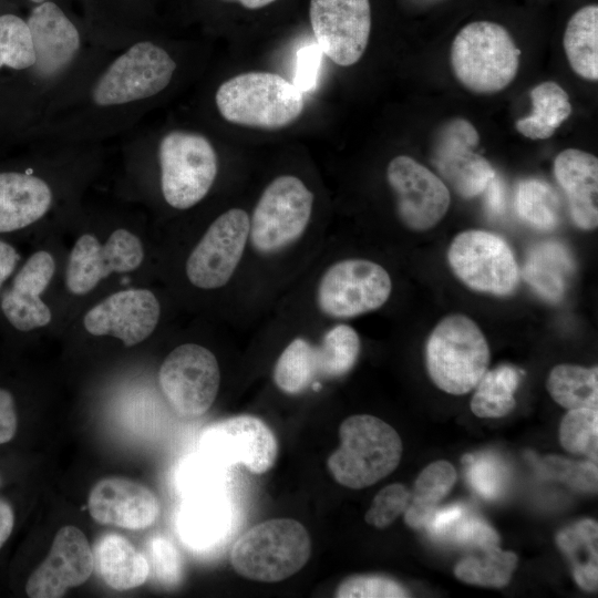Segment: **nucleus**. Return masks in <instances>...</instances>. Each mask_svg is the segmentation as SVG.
<instances>
[{
	"label": "nucleus",
	"instance_id": "6ab92c4d",
	"mask_svg": "<svg viewBox=\"0 0 598 598\" xmlns=\"http://www.w3.org/2000/svg\"><path fill=\"white\" fill-rule=\"evenodd\" d=\"M159 315L161 306L152 291L128 289L115 292L91 308L83 323L93 336H111L132 347L155 330Z\"/></svg>",
	"mask_w": 598,
	"mask_h": 598
},
{
	"label": "nucleus",
	"instance_id": "6e6d98bb",
	"mask_svg": "<svg viewBox=\"0 0 598 598\" xmlns=\"http://www.w3.org/2000/svg\"><path fill=\"white\" fill-rule=\"evenodd\" d=\"M30 1L39 4V3H42V2L48 1V0H30Z\"/></svg>",
	"mask_w": 598,
	"mask_h": 598
},
{
	"label": "nucleus",
	"instance_id": "0eeeda50",
	"mask_svg": "<svg viewBox=\"0 0 598 598\" xmlns=\"http://www.w3.org/2000/svg\"><path fill=\"white\" fill-rule=\"evenodd\" d=\"M158 158L162 193L173 208L193 207L216 179L217 154L202 134L179 130L167 133L159 142Z\"/></svg>",
	"mask_w": 598,
	"mask_h": 598
},
{
	"label": "nucleus",
	"instance_id": "de8ad7c7",
	"mask_svg": "<svg viewBox=\"0 0 598 598\" xmlns=\"http://www.w3.org/2000/svg\"><path fill=\"white\" fill-rule=\"evenodd\" d=\"M321 53L318 45L302 48L298 53V68L293 84L302 92L315 87Z\"/></svg>",
	"mask_w": 598,
	"mask_h": 598
},
{
	"label": "nucleus",
	"instance_id": "bb28decb",
	"mask_svg": "<svg viewBox=\"0 0 598 598\" xmlns=\"http://www.w3.org/2000/svg\"><path fill=\"white\" fill-rule=\"evenodd\" d=\"M93 560L104 582L120 591L143 585L150 574L147 558L117 534H107L99 539Z\"/></svg>",
	"mask_w": 598,
	"mask_h": 598
},
{
	"label": "nucleus",
	"instance_id": "79ce46f5",
	"mask_svg": "<svg viewBox=\"0 0 598 598\" xmlns=\"http://www.w3.org/2000/svg\"><path fill=\"white\" fill-rule=\"evenodd\" d=\"M542 471L549 478L560 481L575 489L589 493L597 491V463L590 460L574 462L561 456L549 455L542 460Z\"/></svg>",
	"mask_w": 598,
	"mask_h": 598
},
{
	"label": "nucleus",
	"instance_id": "4c0bfd02",
	"mask_svg": "<svg viewBox=\"0 0 598 598\" xmlns=\"http://www.w3.org/2000/svg\"><path fill=\"white\" fill-rule=\"evenodd\" d=\"M559 441L566 451L586 455L590 461L597 463L598 409L568 410L560 422Z\"/></svg>",
	"mask_w": 598,
	"mask_h": 598
},
{
	"label": "nucleus",
	"instance_id": "c9c22d12",
	"mask_svg": "<svg viewBox=\"0 0 598 598\" xmlns=\"http://www.w3.org/2000/svg\"><path fill=\"white\" fill-rule=\"evenodd\" d=\"M361 351L358 332L350 326L329 329L316 348L317 371L327 378H340L355 364Z\"/></svg>",
	"mask_w": 598,
	"mask_h": 598
},
{
	"label": "nucleus",
	"instance_id": "c85d7f7f",
	"mask_svg": "<svg viewBox=\"0 0 598 598\" xmlns=\"http://www.w3.org/2000/svg\"><path fill=\"white\" fill-rule=\"evenodd\" d=\"M457 478L455 468L447 461L429 464L416 477L404 522L413 529H423L439 503L451 492Z\"/></svg>",
	"mask_w": 598,
	"mask_h": 598
},
{
	"label": "nucleus",
	"instance_id": "6e6552de",
	"mask_svg": "<svg viewBox=\"0 0 598 598\" xmlns=\"http://www.w3.org/2000/svg\"><path fill=\"white\" fill-rule=\"evenodd\" d=\"M391 291L390 275L381 265L349 258L326 269L317 286L316 301L324 316L348 319L381 308Z\"/></svg>",
	"mask_w": 598,
	"mask_h": 598
},
{
	"label": "nucleus",
	"instance_id": "dca6fc26",
	"mask_svg": "<svg viewBox=\"0 0 598 598\" xmlns=\"http://www.w3.org/2000/svg\"><path fill=\"white\" fill-rule=\"evenodd\" d=\"M310 23L317 45L340 66L363 55L371 31L369 0H310Z\"/></svg>",
	"mask_w": 598,
	"mask_h": 598
},
{
	"label": "nucleus",
	"instance_id": "09e8293b",
	"mask_svg": "<svg viewBox=\"0 0 598 598\" xmlns=\"http://www.w3.org/2000/svg\"><path fill=\"white\" fill-rule=\"evenodd\" d=\"M18 429V414L12 394L0 389V445L10 442Z\"/></svg>",
	"mask_w": 598,
	"mask_h": 598
},
{
	"label": "nucleus",
	"instance_id": "a19ab883",
	"mask_svg": "<svg viewBox=\"0 0 598 598\" xmlns=\"http://www.w3.org/2000/svg\"><path fill=\"white\" fill-rule=\"evenodd\" d=\"M466 465V477L471 487L486 499H495L505 491L508 482V470L505 463L495 455L465 454L462 458Z\"/></svg>",
	"mask_w": 598,
	"mask_h": 598
},
{
	"label": "nucleus",
	"instance_id": "a878e982",
	"mask_svg": "<svg viewBox=\"0 0 598 598\" xmlns=\"http://www.w3.org/2000/svg\"><path fill=\"white\" fill-rule=\"evenodd\" d=\"M231 516L230 505L220 493L187 497L177 517L178 533L188 546L208 548L227 535Z\"/></svg>",
	"mask_w": 598,
	"mask_h": 598
},
{
	"label": "nucleus",
	"instance_id": "5fc2aeb1",
	"mask_svg": "<svg viewBox=\"0 0 598 598\" xmlns=\"http://www.w3.org/2000/svg\"><path fill=\"white\" fill-rule=\"evenodd\" d=\"M226 1H237L246 9L256 10V9L264 8L275 2L276 0H226Z\"/></svg>",
	"mask_w": 598,
	"mask_h": 598
},
{
	"label": "nucleus",
	"instance_id": "4468645a",
	"mask_svg": "<svg viewBox=\"0 0 598 598\" xmlns=\"http://www.w3.org/2000/svg\"><path fill=\"white\" fill-rule=\"evenodd\" d=\"M199 448L225 467L241 464L255 474H262L276 462L278 442L262 420L238 415L206 426L199 437Z\"/></svg>",
	"mask_w": 598,
	"mask_h": 598
},
{
	"label": "nucleus",
	"instance_id": "2eb2a0df",
	"mask_svg": "<svg viewBox=\"0 0 598 598\" xmlns=\"http://www.w3.org/2000/svg\"><path fill=\"white\" fill-rule=\"evenodd\" d=\"M386 179L395 195L401 223L414 231L433 228L447 213L451 195L440 176L408 155H399L386 167Z\"/></svg>",
	"mask_w": 598,
	"mask_h": 598
},
{
	"label": "nucleus",
	"instance_id": "4be33fe9",
	"mask_svg": "<svg viewBox=\"0 0 598 598\" xmlns=\"http://www.w3.org/2000/svg\"><path fill=\"white\" fill-rule=\"evenodd\" d=\"M54 269L51 254L40 250L16 275L11 289L1 299L2 311L16 329L30 331L51 321V311L40 295L49 286Z\"/></svg>",
	"mask_w": 598,
	"mask_h": 598
},
{
	"label": "nucleus",
	"instance_id": "2f4dec72",
	"mask_svg": "<svg viewBox=\"0 0 598 598\" xmlns=\"http://www.w3.org/2000/svg\"><path fill=\"white\" fill-rule=\"evenodd\" d=\"M547 391L556 403L567 410L598 409V368L558 364L551 369L546 382Z\"/></svg>",
	"mask_w": 598,
	"mask_h": 598
},
{
	"label": "nucleus",
	"instance_id": "72a5a7b5",
	"mask_svg": "<svg viewBox=\"0 0 598 598\" xmlns=\"http://www.w3.org/2000/svg\"><path fill=\"white\" fill-rule=\"evenodd\" d=\"M519 371L509 364H501L483 374L471 400V410L478 417H502L515 406V391Z\"/></svg>",
	"mask_w": 598,
	"mask_h": 598
},
{
	"label": "nucleus",
	"instance_id": "aec40b11",
	"mask_svg": "<svg viewBox=\"0 0 598 598\" xmlns=\"http://www.w3.org/2000/svg\"><path fill=\"white\" fill-rule=\"evenodd\" d=\"M87 506L100 524L127 529L150 527L159 515L158 499L148 487L120 476L99 481L90 492Z\"/></svg>",
	"mask_w": 598,
	"mask_h": 598
},
{
	"label": "nucleus",
	"instance_id": "f8f14e48",
	"mask_svg": "<svg viewBox=\"0 0 598 598\" xmlns=\"http://www.w3.org/2000/svg\"><path fill=\"white\" fill-rule=\"evenodd\" d=\"M480 143L476 128L465 118H452L434 133L431 163L445 184L463 198L483 194L496 172L475 150Z\"/></svg>",
	"mask_w": 598,
	"mask_h": 598
},
{
	"label": "nucleus",
	"instance_id": "39448f33",
	"mask_svg": "<svg viewBox=\"0 0 598 598\" xmlns=\"http://www.w3.org/2000/svg\"><path fill=\"white\" fill-rule=\"evenodd\" d=\"M520 51L508 31L498 23L475 21L462 28L451 47V65L456 79L470 91L491 94L515 79Z\"/></svg>",
	"mask_w": 598,
	"mask_h": 598
},
{
	"label": "nucleus",
	"instance_id": "473e14b6",
	"mask_svg": "<svg viewBox=\"0 0 598 598\" xmlns=\"http://www.w3.org/2000/svg\"><path fill=\"white\" fill-rule=\"evenodd\" d=\"M516 565L515 553L489 545L471 549V554L456 564L454 575L466 584L499 588L509 582Z\"/></svg>",
	"mask_w": 598,
	"mask_h": 598
},
{
	"label": "nucleus",
	"instance_id": "49530a36",
	"mask_svg": "<svg viewBox=\"0 0 598 598\" xmlns=\"http://www.w3.org/2000/svg\"><path fill=\"white\" fill-rule=\"evenodd\" d=\"M443 537L468 549L498 545L499 543L498 534L489 524L475 515L466 513Z\"/></svg>",
	"mask_w": 598,
	"mask_h": 598
},
{
	"label": "nucleus",
	"instance_id": "20e7f679",
	"mask_svg": "<svg viewBox=\"0 0 598 598\" xmlns=\"http://www.w3.org/2000/svg\"><path fill=\"white\" fill-rule=\"evenodd\" d=\"M487 340L470 317L454 313L443 318L425 344V364L433 383L442 391L461 395L472 391L487 370Z\"/></svg>",
	"mask_w": 598,
	"mask_h": 598
},
{
	"label": "nucleus",
	"instance_id": "5701e85b",
	"mask_svg": "<svg viewBox=\"0 0 598 598\" xmlns=\"http://www.w3.org/2000/svg\"><path fill=\"white\" fill-rule=\"evenodd\" d=\"M554 174L564 190L575 225L592 230L598 225V159L587 152L567 148L554 162Z\"/></svg>",
	"mask_w": 598,
	"mask_h": 598
},
{
	"label": "nucleus",
	"instance_id": "f03ea898",
	"mask_svg": "<svg viewBox=\"0 0 598 598\" xmlns=\"http://www.w3.org/2000/svg\"><path fill=\"white\" fill-rule=\"evenodd\" d=\"M340 446L328 457L332 477L342 486L360 489L390 475L402 456L398 432L369 414L347 417L339 427Z\"/></svg>",
	"mask_w": 598,
	"mask_h": 598
},
{
	"label": "nucleus",
	"instance_id": "b1692460",
	"mask_svg": "<svg viewBox=\"0 0 598 598\" xmlns=\"http://www.w3.org/2000/svg\"><path fill=\"white\" fill-rule=\"evenodd\" d=\"M52 193L41 178L23 173H0V233L24 228L50 208Z\"/></svg>",
	"mask_w": 598,
	"mask_h": 598
},
{
	"label": "nucleus",
	"instance_id": "a211bd4d",
	"mask_svg": "<svg viewBox=\"0 0 598 598\" xmlns=\"http://www.w3.org/2000/svg\"><path fill=\"white\" fill-rule=\"evenodd\" d=\"M93 567V551L84 533L64 526L56 532L47 558L29 576L25 592L31 598L62 597L85 582Z\"/></svg>",
	"mask_w": 598,
	"mask_h": 598
},
{
	"label": "nucleus",
	"instance_id": "e433bc0d",
	"mask_svg": "<svg viewBox=\"0 0 598 598\" xmlns=\"http://www.w3.org/2000/svg\"><path fill=\"white\" fill-rule=\"evenodd\" d=\"M519 217L539 230H550L559 221V200L545 182L527 178L519 183L516 196Z\"/></svg>",
	"mask_w": 598,
	"mask_h": 598
},
{
	"label": "nucleus",
	"instance_id": "412c9836",
	"mask_svg": "<svg viewBox=\"0 0 598 598\" xmlns=\"http://www.w3.org/2000/svg\"><path fill=\"white\" fill-rule=\"evenodd\" d=\"M35 63L32 66L41 78H52L65 70L80 49V34L73 22L52 1L35 6L28 20Z\"/></svg>",
	"mask_w": 598,
	"mask_h": 598
},
{
	"label": "nucleus",
	"instance_id": "4d7b16f0",
	"mask_svg": "<svg viewBox=\"0 0 598 598\" xmlns=\"http://www.w3.org/2000/svg\"><path fill=\"white\" fill-rule=\"evenodd\" d=\"M0 484H1V478H0Z\"/></svg>",
	"mask_w": 598,
	"mask_h": 598
},
{
	"label": "nucleus",
	"instance_id": "f3484780",
	"mask_svg": "<svg viewBox=\"0 0 598 598\" xmlns=\"http://www.w3.org/2000/svg\"><path fill=\"white\" fill-rule=\"evenodd\" d=\"M144 257L141 240L126 229L114 230L102 245L94 235H82L73 246L66 267V287L85 295L112 272L136 269Z\"/></svg>",
	"mask_w": 598,
	"mask_h": 598
},
{
	"label": "nucleus",
	"instance_id": "58836bf2",
	"mask_svg": "<svg viewBox=\"0 0 598 598\" xmlns=\"http://www.w3.org/2000/svg\"><path fill=\"white\" fill-rule=\"evenodd\" d=\"M227 468L203 453L190 455L177 471V487L186 497L218 494L227 481Z\"/></svg>",
	"mask_w": 598,
	"mask_h": 598
},
{
	"label": "nucleus",
	"instance_id": "3c124183",
	"mask_svg": "<svg viewBox=\"0 0 598 598\" xmlns=\"http://www.w3.org/2000/svg\"><path fill=\"white\" fill-rule=\"evenodd\" d=\"M484 193L487 210L494 215L503 213L505 208V190L497 174L491 179Z\"/></svg>",
	"mask_w": 598,
	"mask_h": 598
},
{
	"label": "nucleus",
	"instance_id": "ddd939ff",
	"mask_svg": "<svg viewBox=\"0 0 598 598\" xmlns=\"http://www.w3.org/2000/svg\"><path fill=\"white\" fill-rule=\"evenodd\" d=\"M249 239V215L231 208L207 228L186 261V276L200 289H217L233 277Z\"/></svg>",
	"mask_w": 598,
	"mask_h": 598
},
{
	"label": "nucleus",
	"instance_id": "a18cd8bd",
	"mask_svg": "<svg viewBox=\"0 0 598 598\" xmlns=\"http://www.w3.org/2000/svg\"><path fill=\"white\" fill-rule=\"evenodd\" d=\"M150 563L156 578L166 586H175L183 577L181 555L171 540L156 536L148 544Z\"/></svg>",
	"mask_w": 598,
	"mask_h": 598
},
{
	"label": "nucleus",
	"instance_id": "37998d69",
	"mask_svg": "<svg viewBox=\"0 0 598 598\" xmlns=\"http://www.w3.org/2000/svg\"><path fill=\"white\" fill-rule=\"evenodd\" d=\"M338 598H404L409 590L396 580L380 575H358L346 578L337 588Z\"/></svg>",
	"mask_w": 598,
	"mask_h": 598
},
{
	"label": "nucleus",
	"instance_id": "7c9ffc66",
	"mask_svg": "<svg viewBox=\"0 0 598 598\" xmlns=\"http://www.w3.org/2000/svg\"><path fill=\"white\" fill-rule=\"evenodd\" d=\"M532 114L519 118L515 126L532 140L550 137L571 113L567 92L556 82L539 83L530 91Z\"/></svg>",
	"mask_w": 598,
	"mask_h": 598
},
{
	"label": "nucleus",
	"instance_id": "f257e3e1",
	"mask_svg": "<svg viewBox=\"0 0 598 598\" xmlns=\"http://www.w3.org/2000/svg\"><path fill=\"white\" fill-rule=\"evenodd\" d=\"M215 103L227 122L261 130H279L296 122L303 112V92L283 76L249 71L223 82Z\"/></svg>",
	"mask_w": 598,
	"mask_h": 598
},
{
	"label": "nucleus",
	"instance_id": "864d4df0",
	"mask_svg": "<svg viewBox=\"0 0 598 598\" xmlns=\"http://www.w3.org/2000/svg\"><path fill=\"white\" fill-rule=\"evenodd\" d=\"M14 527V513L11 505L0 497V548L7 543Z\"/></svg>",
	"mask_w": 598,
	"mask_h": 598
},
{
	"label": "nucleus",
	"instance_id": "8fccbe9b",
	"mask_svg": "<svg viewBox=\"0 0 598 598\" xmlns=\"http://www.w3.org/2000/svg\"><path fill=\"white\" fill-rule=\"evenodd\" d=\"M465 513L461 504L436 507L424 528L433 536L442 538Z\"/></svg>",
	"mask_w": 598,
	"mask_h": 598
},
{
	"label": "nucleus",
	"instance_id": "c03bdc74",
	"mask_svg": "<svg viewBox=\"0 0 598 598\" xmlns=\"http://www.w3.org/2000/svg\"><path fill=\"white\" fill-rule=\"evenodd\" d=\"M411 493L399 483L383 487L373 498L364 519L377 528H385L403 514L410 503Z\"/></svg>",
	"mask_w": 598,
	"mask_h": 598
},
{
	"label": "nucleus",
	"instance_id": "c756f323",
	"mask_svg": "<svg viewBox=\"0 0 598 598\" xmlns=\"http://www.w3.org/2000/svg\"><path fill=\"white\" fill-rule=\"evenodd\" d=\"M564 50L576 74L598 79V7L589 4L573 14L564 33Z\"/></svg>",
	"mask_w": 598,
	"mask_h": 598
},
{
	"label": "nucleus",
	"instance_id": "ea45409f",
	"mask_svg": "<svg viewBox=\"0 0 598 598\" xmlns=\"http://www.w3.org/2000/svg\"><path fill=\"white\" fill-rule=\"evenodd\" d=\"M34 63L35 52L27 21L11 13L0 16V68L24 70Z\"/></svg>",
	"mask_w": 598,
	"mask_h": 598
},
{
	"label": "nucleus",
	"instance_id": "9d476101",
	"mask_svg": "<svg viewBox=\"0 0 598 598\" xmlns=\"http://www.w3.org/2000/svg\"><path fill=\"white\" fill-rule=\"evenodd\" d=\"M176 63L163 48L141 41L117 56L96 81L92 99L97 106H115L148 99L171 82Z\"/></svg>",
	"mask_w": 598,
	"mask_h": 598
},
{
	"label": "nucleus",
	"instance_id": "7ed1b4c3",
	"mask_svg": "<svg viewBox=\"0 0 598 598\" xmlns=\"http://www.w3.org/2000/svg\"><path fill=\"white\" fill-rule=\"evenodd\" d=\"M311 554L306 527L292 518H275L255 525L233 545L229 559L243 577L277 582L298 573Z\"/></svg>",
	"mask_w": 598,
	"mask_h": 598
},
{
	"label": "nucleus",
	"instance_id": "cd10ccee",
	"mask_svg": "<svg viewBox=\"0 0 598 598\" xmlns=\"http://www.w3.org/2000/svg\"><path fill=\"white\" fill-rule=\"evenodd\" d=\"M556 545L571 564L576 584L586 591L598 588V526L594 519H581L556 534Z\"/></svg>",
	"mask_w": 598,
	"mask_h": 598
},
{
	"label": "nucleus",
	"instance_id": "423d86ee",
	"mask_svg": "<svg viewBox=\"0 0 598 598\" xmlns=\"http://www.w3.org/2000/svg\"><path fill=\"white\" fill-rule=\"evenodd\" d=\"M313 200V193L297 176L272 179L249 217L252 248L261 255H274L295 244L309 225Z\"/></svg>",
	"mask_w": 598,
	"mask_h": 598
},
{
	"label": "nucleus",
	"instance_id": "603ef678",
	"mask_svg": "<svg viewBox=\"0 0 598 598\" xmlns=\"http://www.w3.org/2000/svg\"><path fill=\"white\" fill-rule=\"evenodd\" d=\"M18 260L19 255L16 249L0 240V288L3 281L12 274Z\"/></svg>",
	"mask_w": 598,
	"mask_h": 598
},
{
	"label": "nucleus",
	"instance_id": "393cba45",
	"mask_svg": "<svg viewBox=\"0 0 598 598\" xmlns=\"http://www.w3.org/2000/svg\"><path fill=\"white\" fill-rule=\"evenodd\" d=\"M575 269L573 255L564 245L542 241L527 252L522 277L539 297L556 303L565 296Z\"/></svg>",
	"mask_w": 598,
	"mask_h": 598
},
{
	"label": "nucleus",
	"instance_id": "1a4fd4ad",
	"mask_svg": "<svg viewBox=\"0 0 598 598\" xmlns=\"http://www.w3.org/2000/svg\"><path fill=\"white\" fill-rule=\"evenodd\" d=\"M447 260L454 275L475 291L508 296L518 286L514 252L496 234L480 229L460 233L448 247Z\"/></svg>",
	"mask_w": 598,
	"mask_h": 598
},
{
	"label": "nucleus",
	"instance_id": "f704fd0d",
	"mask_svg": "<svg viewBox=\"0 0 598 598\" xmlns=\"http://www.w3.org/2000/svg\"><path fill=\"white\" fill-rule=\"evenodd\" d=\"M317 374L316 347L303 338L293 339L274 368L275 384L287 394L301 393Z\"/></svg>",
	"mask_w": 598,
	"mask_h": 598
},
{
	"label": "nucleus",
	"instance_id": "9b49d317",
	"mask_svg": "<svg viewBox=\"0 0 598 598\" xmlns=\"http://www.w3.org/2000/svg\"><path fill=\"white\" fill-rule=\"evenodd\" d=\"M158 380L164 395L178 414L198 416L217 396L220 371L212 351L196 343H185L165 358Z\"/></svg>",
	"mask_w": 598,
	"mask_h": 598
}]
</instances>
